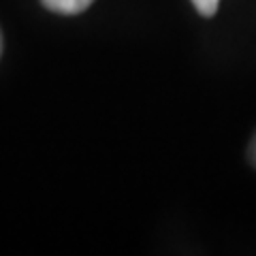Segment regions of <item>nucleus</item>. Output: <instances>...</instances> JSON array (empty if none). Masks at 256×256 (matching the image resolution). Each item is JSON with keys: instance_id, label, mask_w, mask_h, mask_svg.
Listing matches in <instances>:
<instances>
[{"instance_id": "obj_1", "label": "nucleus", "mask_w": 256, "mask_h": 256, "mask_svg": "<svg viewBox=\"0 0 256 256\" xmlns=\"http://www.w3.org/2000/svg\"><path fill=\"white\" fill-rule=\"evenodd\" d=\"M92 2H94V0H43V4H45L50 11L62 13V15L82 13V11H86Z\"/></svg>"}, {"instance_id": "obj_2", "label": "nucleus", "mask_w": 256, "mask_h": 256, "mask_svg": "<svg viewBox=\"0 0 256 256\" xmlns=\"http://www.w3.org/2000/svg\"><path fill=\"white\" fill-rule=\"evenodd\" d=\"M192 4L196 6V11L205 15V18H212V15L216 13V9H218L220 0H192Z\"/></svg>"}, {"instance_id": "obj_3", "label": "nucleus", "mask_w": 256, "mask_h": 256, "mask_svg": "<svg viewBox=\"0 0 256 256\" xmlns=\"http://www.w3.org/2000/svg\"><path fill=\"white\" fill-rule=\"evenodd\" d=\"M0 50H2V41H0Z\"/></svg>"}]
</instances>
